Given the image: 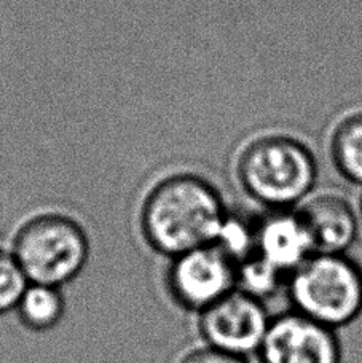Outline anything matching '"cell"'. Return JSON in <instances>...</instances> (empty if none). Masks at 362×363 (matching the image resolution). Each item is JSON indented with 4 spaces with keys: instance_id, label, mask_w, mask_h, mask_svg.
<instances>
[{
    "instance_id": "1",
    "label": "cell",
    "mask_w": 362,
    "mask_h": 363,
    "mask_svg": "<svg viewBox=\"0 0 362 363\" xmlns=\"http://www.w3.org/2000/svg\"><path fill=\"white\" fill-rule=\"evenodd\" d=\"M225 217L216 188L184 174L163 180L148 194L142 207V230L153 249L176 258L214 244Z\"/></svg>"
},
{
    "instance_id": "2",
    "label": "cell",
    "mask_w": 362,
    "mask_h": 363,
    "mask_svg": "<svg viewBox=\"0 0 362 363\" xmlns=\"http://www.w3.org/2000/svg\"><path fill=\"white\" fill-rule=\"evenodd\" d=\"M236 172L256 203L268 211H289L312 196L318 163L305 142L287 134H265L243 148Z\"/></svg>"
},
{
    "instance_id": "3",
    "label": "cell",
    "mask_w": 362,
    "mask_h": 363,
    "mask_svg": "<svg viewBox=\"0 0 362 363\" xmlns=\"http://www.w3.org/2000/svg\"><path fill=\"white\" fill-rule=\"evenodd\" d=\"M292 311L337 332L362 314V268L346 254H314L287 277Z\"/></svg>"
},
{
    "instance_id": "4",
    "label": "cell",
    "mask_w": 362,
    "mask_h": 363,
    "mask_svg": "<svg viewBox=\"0 0 362 363\" xmlns=\"http://www.w3.org/2000/svg\"><path fill=\"white\" fill-rule=\"evenodd\" d=\"M88 254V238L82 226L57 213L29 220L13 244V255L29 284L56 289L80 274Z\"/></svg>"
},
{
    "instance_id": "5",
    "label": "cell",
    "mask_w": 362,
    "mask_h": 363,
    "mask_svg": "<svg viewBox=\"0 0 362 363\" xmlns=\"http://www.w3.org/2000/svg\"><path fill=\"white\" fill-rule=\"evenodd\" d=\"M271 317L262 300L236 289L199 313V333L206 346L238 357L258 354Z\"/></svg>"
},
{
    "instance_id": "6",
    "label": "cell",
    "mask_w": 362,
    "mask_h": 363,
    "mask_svg": "<svg viewBox=\"0 0 362 363\" xmlns=\"http://www.w3.org/2000/svg\"><path fill=\"white\" fill-rule=\"evenodd\" d=\"M168 281L177 303L202 313L238 289V264L217 244L204 245L174 258Z\"/></svg>"
},
{
    "instance_id": "7",
    "label": "cell",
    "mask_w": 362,
    "mask_h": 363,
    "mask_svg": "<svg viewBox=\"0 0 362 363\" xmlns=\"http://www.w3.org/2000/svg\"><path fill=\"white\" fill-rule=\"evenodd\" d=\"M260 363H341L337 332L295 311L271 319Z\"/></svg>"
},
{
    "instance_id": "8",
    "label": "cell",
    "mask_w": 362,
    "mask_h": 363,
    "mask_svg": "<svg viewBox=\"0 0 362 363\" xmlns=\"http://www.w3.org/2000/svg\"><path fill=\"white\" fill-rule=\"evenodd\" d=\"M314 254L313 239L297 209L268 211L257 222L256 255L287 277Z\"/></svg>"
},
{
    "instance_id": "9",
    "label": "cell",
    "mask_w": 362,
    "mask_h": 363,
    "mask_svg": "<svg viewBox=\"0 0 362 363\" xmlns=\"http://www.w3.org/2000/svg\"><path fill=\"white\" fill-rule=\"evenodd\" d=\"M313 239L316 254H346L359 235V218L353 206L335 193L307 198L297 207Z\"/></svg>"
},
{
    "instance_id": "10",
    "label": "cell",
    "mask_w": 362,
    "mask_h": 363,
    "mask_svg": "<svg viewBox=\"0 0 362 363\" xmlns=\"http://www.w3.org/2000/svg\"><path fill=\"white\" fill-rule=\"evenodd\" d=\"M329 148L340 176L362 186V110L344 116L335 125Z\"/></svg>"
},
{
    "instance_id": "11",
    "label": "cell",
    "mask_w": 362,
    "mask_h": 363,
    "mask_svg": "<svg viewBox=\"0 0 362 363\" xmlns=\"http://www.w3.org/2000/svg\"><path fill=\"white\" fill-rule=\"evenodd\" d=\"M16 311L24 327L34 332H47L61 322L66 311V301L60 289L29 284Z\"/></svg>"
},
{
    "instance_id": "12",
    "label": "cell",
    "mask_w": 362,
    "mask_h": 363,
    "mask_svg": "<svg viewBox=\"0 0 362 363\" xmlns=\"http://www.w3.org/2000/svg\"><path fill=\"white\" fill-rule=\"evenodd\" d=\"M283 284H287V276L258 255L238 264V289L258 300L273 295Z\"/></svg>"
},
{
    "instance_id": "13",
    "label": "cell",
    "mask_w": 362,
    "mask_h": 363,
    "mask_svg": "<svg viewBox=\"0 0 362 363\" xmlns=\"http://www.w3.org/2000/svg\"><path fill=\"white\" fill-rule=\"evenodd\" d=\"M256 230L257 222L227 216L214 244L240 264L256 255Z\"/></svg>"
},
{
    "instance_id": "14",
    "label": "cell",
    "mask_w": 362,
    "mask_h": 363,
    "mask_svg": "<svg viewBox=\"0 0 362 363\" xmlns=\"http://www.w3.org/2000/svg\"><path fill=\"white\" fill-rule=\"evenodd\" d=\"M29 281L13 254L0 249V314L16 309Z\"/></svg>"
},
{
    "instance_id": "15",
    "label": "cell",
    "mask_w": 362,
    "mask_h": 363,
    "mask_svg": "<svg viewBox=\"0 0 362 363\" xmlns=\"http://www.w3.org/2000/svg\"><path fill=\"white\" fill-rule=\"evenodd\" d=\"M179 363H249L246 357H238L227 352L217 351L214 347L204 346L185 355Z\"/></svg>"
},
{
    "instance_id": "16",
    "label": "cell",
    "mask_w": 362,
    "mask_h": 363,
    "mask_svg": "<svg viewBox=\"0 0 362 363\" xmlns=\"http://www.w3.org/2000/svg\"><path fill=\"white\" fill-rule=\"evenodd\" d=\"M361 218H362V201H361Z\"/></svg>"
}]
</instances>
